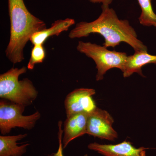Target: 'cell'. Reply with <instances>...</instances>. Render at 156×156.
Masks as SVG:
<instances>
[{"label": "cell", "instance_id": "1", "mask_svg": "<svg viewBox=\"0 0 156 156\" xmlns=\"http://www.w3.org/2000/svg\"><path fill=\"white\" fill-rule=\"evenodd\" d=\"M101 14L90 22L77 23L69 34L70 39L87 37L91 34H98L104 38V46L115 48L124 42L135 51H147V48L137 37V34L127 20L120 19L115 11L109 5H102Z\"/></svg>", "mask_w": 156, "mask_h": 156}, {"label": "cell", "instance_id": "2", "mask_svg": "<svg viewBox=\"0 0 156 156\" xmlns=\"http://www.w3.org/2000/svg\"><path fill=\"white\" fill-rule=\"evenodd\" d=\"M8 1L11 28L6 56L13 64H17L24 60V48L33 34L47 26L28 11L23 0Z\"/></svg>", "mask_w": 156, "mask_h": 156}, {"label": "cell", "instance_id": "3", "mask_svg": "<svg viewBox=\"0 0 156 156\" xmlns=\"http://www.w3.org/2000/svg\"><path fill=\"white\" fill-rule=\"evenodd\" d=\"M27 68H11L0 75V97L2 99L25 107L32 104L38 96L33 83L27 78L19 80L20 76L25 73Z\"/></svg>", "mask_w": 156, "mask_h": 156}, {"label": "cell", "instance_id": "4", "mask_svg": "<svg viewBox=\"0 0 156 156\" xmlns=\"http://www.w3.org/2000/svg\"><path fill=\"white\" fill-rule=\"evenodd\" d=\"M76 49L79 52L95 62L97 69L96 75L97 81L103 80L105 74L112 69H119L122 72L128 56L124 52L111 51L105 46L91 42L80 41L78 42Z\"/></svg>", "mask_w": 156, "mask_h": 156}, {"label": "cell", "instance_id": "5", "mask_svg": "<svg viewBox=\"0 0 156 156\" xmlns=\"http://www.w3.org/2000/svg\"><path fill=\"white\" fill-rule=\"evenodd\" d=\"M26 107L2 99L0 101V131L3 135L9 134L16 127L27 130L33 129L41 118L40 112L25 116L23 115Z\"/></svg>", "mask_w": 156, "mask_h": 156}, {"label": "cell", "instance_id": "6", "mask_svg": "<svg viewBox=\"0 0 156 156\" xmlns=\"http://www.w3.org/2000/svg\"><path fill=\"white\" fill-rule=\"evenodd\" d=\"M113 118L106 111L96 108L89 114L87 134L101 139L114 141L118 138L117 131L113 128Z\"/></svg>", "mask_w": 156, "mask_h": 156}, {"label": "cell", "instance_id": "7", "mask_svg": "<svg viewBox=\"0 0 156 156\" xmlns=\"http://www.w3.org/2000/svg\"><path fill=\"white\" fill-rule=\"evenodd\" d=\"M95 94V89L80 88L68 94L64 101L66 116L79 113H90L97 108L92 96Z\"/></svg>", "mask_w": 156, "mask_h": 156}, {"label": "cell", "instance_id": "8", "mask_svg": "<svg viewBox=\"0 0 156 156\" xmlns=\"http://www.w3.org/2000/svg\"><path fill=\"white\" fill-rule=\"evenodd\" d=\"M88 148L104 156H148L147 148H136L129 141L125 140L116 144H102L94 142L89 144Z\"/></svg>", "mask_w": 156, "mask_h": 156}, {"label": "cell", "instance_id": "9", "mask_svg": "<svg viewBox=\"0 0 156 156\" xmlns=\"http://www.w3.org/2000/svg\"><path fill=\"white\" fill-rule=\"evenodd\" d=\"M89 113L82 112L67 117L63 128L64 136L62 139L63 148L71 141L87 134V120Z\"/></svg>", "mask_w": 156, "mask_h": 156}, {"label": "cell", "instance_id": "10", "mask_svg": "<svg viewBox=\"0 0 156 156\" xmlns=\"http://www.w3.org/2000/svg\"><path fill=\"white\" fill-rule=\"evenodd\" d=\"M150 63L156 64V55H151L147 51H135L133 55L128 56L122 71L123 76L129 77L134 73L144 76L142 68Z\"/></svg>", "mask_w": 156, "mask_h": 156}, {"label": "cell", "instance_id": "11", "mask_svg": "<svg viewBox=\"0 0 156 156\" xmlns=\"http://www.w3.org/2000/svg\"><path fill=\"white\" fill-rule=\"evenodd\" d=\"M75 23V21L72 18L56 20L50 28H45L34 34L31 37L30 42L34 45H43L48 38L53 36H58L63 32L68 30Z\"/></svg>", "mask_w": 156, "mask_h": 156}, {"label": "cell", "instance_id": "12", "mask_svg": "<svg viewBox=\"0 0 156 156\" xmlns=\"http://www.w3.org/2000/svg\"><path fill=\"white\" fill-rule=\"evenodd\" d=\"M27 136V134L0 136V156H22L26 152L27 147L30 144L18 146L17 142Z\"/></svg>", "mask_w": 156, "mask_h": 156}, {"label": "cell", "instance_id": "13", "mask_svg": "<svg viewBox=\"0 0 156 156\" xmlns=\"http://www.w3.org/2000/svg\"><path fill=\"white\" fill-rule=\"evenodd\" d=\"M152 0H137L141 9L139 21L144 26L156 27V14L153 9Z\"/></svg>", "mask_w": 156, "mask_h": 156}, {"label": "cell", "instance_id": "14", "mask_svg": "<svg viewBox=\"0 0 156 156\" xmlns=\"http://www.w3.org/2000/svg\"><path fill=\"white\" fill-rule=\"evenodd\" d=\"M46 57V52L43 45H35L32 48L31 56L27 64L28 69L33 70L36 65L42 63Z\"/></svg>", "mask_w": 156, "mask_h": 156}, {"label": "cell", "instance_id": "15", "mask_svg": "<svg viewBox=\"0 0 156 156\" xmlns=\"http://www.w3.org/2000/svg\"><path fill=\"white\" fill-rule=\"evenodd\" d=\"M62 122L59 121L58 123V151L56 153L54 154L53 156H64L63 154V144H62V134L63 133V130L62 129Z\"/></svg>", "mask_w": 156, "mask_h": 156}, {"label": "cell", "instance_id": "16", "mask_svg": "<svg viewBox=\"0 0 156 156\" xmlns=\"http://www.w3.org/2000/svg\"><path fill=\"white\" fill-rule=\"evenodd\" d=\"M92 3H101L102 5H110L112 2L113 0H89Z\"/></svg>", "mask_w": 156, "mask_h": 156}]
</instances>
